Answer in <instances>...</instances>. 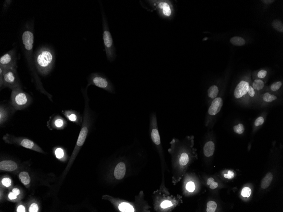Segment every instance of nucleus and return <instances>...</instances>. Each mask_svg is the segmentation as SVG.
Returning a JSON list of instances; mask_svg holds the SVG:
<instances>
[{"label": "nucleus", "instance_id": "obj_24", "mask_svg": "<svg viewBox=\"0 0 283 212\" xmlns=\"http://www.w3.org/2000/svg\"><path fill=\"white\" fill-rule=\"evenodd\" d=\"M119 209L121 212H134V210L132 206L127 203H123L120 204L119 206Z\"/></svg>", "mask_w": 283, "mask_h": 212}, {"label": "nucleus", "instance_id": "obj_8", "mask_svg": "<svg viewBox=\"0 0 283 212\" xmlns=\"http://www.w3.org/2000/svg\"><path fill=\"white\" fill-rule=\"evenodd\" d=\"M0 67L6 69L17 67V53L15 49L9 51L0 58Z\"/></svg>", "mask_w": 283, "mask_h": 212}, {"label": "nucleus", "instance_id": "obj_9", "mask_svg": "<svg viewBox=\"0 0 283 212\" xmlns=\"http://www.w3.org/2000/svg\"><path fill=\"white\" fill-rule=\"evenodd\" d=\"M67 122L61 116L59 115L51 117L47 123L48 127L51 130H61L64 129L67 125Z\"/></svg>", "mask_w": 283, "mask_h": 212}, {"label": "nucleus", "instance_id": "obj_1", "mask_svg": "<svg viewBox=\"0 0 283 212\" xmlns=\"http://www.w3.org/2000/svg\"><path fill=\"white\" fill-rule=\"evenodd\" d=\"M55 61L54 50L48 46H42L34 55V63L37 70L41 75L47 76L52 71Z\"/></svg>", "mask_w": 283, "mask_h": 212}, {"label": "nucleus", "instance_id": "obj_10", "mask_svg": "<svg viewBox=\"0 0 283 212\" xmlns=\"http://www.w3.org/2000/svg\"><path fill=\"white\" fill-rule=\"evenodd\" d=\"M223 105V100L221 97H217L212 101L208 109L209 115L214 116L220 112Z\"/></svg>", "mask_w": 283, "mask_h": 212}, {"label": "nucleus", "instance_id": "obj_27", "mask_svg": "<svg viewBox=\"0 0 283 212\" xmlns=\"http://www.w3.org/2000/svg\"><path fill=\"white\" fill-rule=\"evenodd\" d=\"M189 157L188 154L186 153H182L179 159V164L181 166H185L189 162Z\"/></svg>", "mask_w": 283, "mask_h": 212}, {"label": "nucleus", "instance_id": "obj_2", "mask_svg": "<svg viewBox=\"0 0 283 212\" xmlns=\"http://www.w3.org/2000/svg\"><path fill=\"white\" fill-rule=\"evenodd\" d=\"M84 97V122L83 123L81 130L79 133L78 140H77V143L75 149L73 152L72 155L71 159H74L76 155L78 154L79 150L81 147L84 144L85 141L88 136V132H89V123L91 114L90 107H89V99L87 94V90L83 92Z\"/></svg>", "mask_w": 283, "mask_h": 212}, {"label": "nucleus", "instance_id": "obj_7", "mask_svg": "<svg viewBox=\"0 0 283 212\" xmlns=\"http://www.w3.org/2000/svg\"><path fill=\"white\" fill-rule=\"evenodd\" d=\"M90 85H94L109 93H115V88L113 83L107 77L102 74L93 73L90 75L88 79L87 88Z\"/></svg>", "mask_w": 283, "mask_h": 212}, {"label": "nucleus", "instance_id": "obj_35", "mask_svg": "<svg viewBox=\"0 0 283 212\" xmlns=\"http://www.w3.org/2000/svg\"><path fill=\"white\" fill-rule=\"evenodd\" d=\"M195 184L192 182H189L186 185V189L188 191L192 192L195 190Z\"/></svg>", "mask_w": 283, "mask_h": 212}, {"label": "nucleus", "instance_id": "obj_39", "mask_svg": "<svg viewBox=\"0 0 283 212\" xmlns=\"http://www.w3.org/2000/svg\"><path fill=\"white\" fill-rule=\"evenodd\" d=\"M267 71L264 69H262L258 73L257 76L260 79H264L267 75Z\"/></svg>", "mask_w": 283, "mask_h": 212}, {"label": "nucleus", "instance_id": "obj_32", "mask_svg": "<svg viewBox=\"0 0 283 212\" xmlns=\"http://www.w3.org/2000/svg\"><path fill=\"white\" fill-rule=\"evenodd\" d=\"M234 131L237 134H241L244 132V126L242 124H239L237 125L234 126L233 128Z\"/></svg>", "mask_w": 283, "mask_h": 212}, {"label": "nucleus", "instance_id": "obj_16", "mask_svg": "<svg viewBox=\"0 0 283 212\" xmlns=\"http://www.w3.org/2000/svg\"><path fill=\"white\" fill-rule=\"evenodd\" d=\"M203 153L207 157L212 156L215 150V145L212 141H209L205 144L203 148Z\"/></svg>", "mask_w": 283, "mask_h": 212}, {"label": "nucleus", "instance_id": "obj_17", "mask_svg": "<svg viewBox=\"0 0 283 212\" xmlns=\"http://www.w3.org/2000/svg\"><path fill=\"white\" fill-rule=\"evenodd\" d=\"M19 180L27 188H29L31 183V178L27 171H22L18 175Z\"/></svg>", "mask_w": 283, "mask_h": 212}, {"label": "nucleus", "instance_id": "obj_41", "mask_svg": "<svg viewBox=\"0 0 283 212\" xmlns=\"http://www.w3.org/2000/svg\"><path fill=\"white\" fill-rule=\"evenodd\" d=\"M12 191H13L15 194H16V195L17 196L21 197L22 192L20 189L16 187L14 188L13 189H12Z\"/></svg>", "mask_w": 283, "mask_h": 212}, {"label": "nucleus", "instance_id": "obj_42", "mask_svg": "<svg viewBox=\"0 0 283 212\" xmlns=\"http://www.w3.org/2000/svg\"><path fill=\"white\" fill-rule=\"evenodd\" d=\"M248 94H249V96L251 97H253L254 96L255 94V91L253 88L252 87H251V86H249V90H248Z\"/></svg>", "mask_w": 283, "mask_h": 212}, {"label": "nucleus", "instance_id": "obj_45", "mask_svg": "<svg viewBox=\"0 0 283 212\" xmlns=\"http://www.w3.org/2000/svg\"><path fill=\"white\" fill-rule=\"evenodd\" d=\"M261 1L264 3V4H272V3H274L275 2V1H274V0H264V1Z\"/></svg>", "mask_w": 283, "mask_h": 212}, {"label": "nucleus", "instance_id": "obj_36", "mask_svg": "<svg viewBox=\"0 0 283 212\" xmlns=\"http://www.w3.org/2000/svg\"><path fill=\"white\" fill-rule=\"evenodd\" d=\"M264 118L263 117H260L257 118L255 122V125L258 127V126L261 125L264 123Z\"/></svg>", "mask_w": 283, "mask_h": 212}, {"label": "nucleus", "instance_id": "obj_25", "mask_svg": "<svg viewBox=\"0 0 283 212\" xmlns=\"http://www.w3.org/2000/svg\"><path fill=\"white\" fill-rule=\"evenodd\" d=\"M272 26L276 31L280 32H283V24L282 22L279 19H275L272 23Z\"/></svg>", "mask_w": 283, "mask_h": 212}, {"label": "nucleus", "instance_id": "obj_23", "mask_svg": "<svg viewBox=\"0 0 283 212\" xmlns=\"http://www.w3.org/2000/svg\"><path fill=\"white\" fill-rule=\"evenodd\" d=\"M159 7L161 9H163V13L165 16H169L171 13L170 7L167 3L165 2H161L159 4Z\"/></svg>", "mask_w": 283, "mask_h": 212}, {"label": "nucleus", "instance_id": "obj_6", "mask_svg": "<svg viewBox=\"0 0 283 212\" xmlns=\"http://www.w3.org/2000/svg\"><path fill=\"white\" fill-rule=\"evenodd\" d=\"M3 140L6 143L8 144H14L22 147L28 149L36 151L41 153H44V152L37 143L32 140L27 138L18 137L12 135L6 134L3 136Z\"/></svg>", "mask_w": 283, "mask_h": 212}, {"label": "nucleus", "instance_id": "obj_30", "mask_svg": "<svg viewBox=\"0 0 283 212\" xmlns=\"http://www.w3.org/2000/svg\"><path fill=\"white\" fill-rule=\"evenodd\" d=\"M7 197H8V200H9L11 201V202H16L17 201H19L21 199V197L20 196H17L16 195V194H15L13 192H9L8 193V195H7Z\"/></svg>", "mask_w": 283, "mask_h": 212}, {"label": "nucleus", "instance_id": "obj_21", "mask_svg": "<svg viewBox=\"0 0 283 212\" xmlns=\"http://www.w3.org/2000/svg\"><path fill=\"white\" fill-rule=\"evenodd\" d=\"M13 186V181L9 177H5L1 180V187L4 189H11Z\"/></svg>", "mask_w": 283, "mask_h": 212}, {"label": "nucleus", "instance_id": "obj_14", "mask_svg": "<svg viewBox=\"0 0 283 212\" xmlns=\"http://www.w3.org/2000/svg\"><path fill=\"white\" fill-rule=\"evenodd\" d=\"M11 111L14 110L12 108L11 109L9 107L6 105H0V125L1 126L6 122L9 118L10 115L11 113Z\"/></svg>", "mask_w": 283, "mask_h": 212}, {"label": "nucleus", "instance_id": "obj_46", "mask_svg": "<svg viewBox=\"0 0 283 212\" xmlns=\"http://www.w3.org/2000/svg\"><path fill=\"white\" fill-rule=\"evenodd\" d=\"M214 182V179L213 178H209L208 180H207V185H208L210 186L211 184Z\"/></svg>", "mask_w": 283, "mask_h": 212}, {"label": "nucleus", "instance_id": "obj_15", "mask_svg": "<svg viewBox=\"0 0 283 212\" xmlns=\"http://www.w3.org/2000/svg\"><path fill=\"white\" fill-rule=\"evenodd\" d=\"M126 166L124 163L120 162L116 166L114 171V175L115 178L117 180H120L124 177L126 174Z\"/></svg>", "mask_w": 283, "mask_h": 212}, {"label": "nucleus", "instance_id": "obj_5", "mask_svg": "<svg viewBox=\"0 0 283 212\" xmlns=\"http://www.w3.org/2000/svg\"><path fill=\"white\" fill-rule=\"evenodd\" d=\"M32 103V98L22 88L13 90L11 94V105L15 111L22 110L29 107Z\"/></svg>", "mask_w": 283, "mask_h": 212}, {"label": "nucleus", "instance_id": "obj_4", "mask_svg": "<svg viewBox=\"0 0 283 212\" xmlns=\"http://www.w3.org/2000/svg\"><path fill=\"white\" fill-rule=\"evenodd\" d=\"M102 24H103V39L105 51L107 59L112 62L115 60L116 57V49L110 32L109 27L105 13L102 9Z\"/></svg>", "mask_w": 283, "mask_h": 212}, {"label": "nucleus", "instance_id": "obj_13", "mask_svg": "<svg viewBox=\"0 0 283 212\" xmlns=\"http://www.w3.org/2000/svg\"><path fill=\"white\" fill-rule=\"evenodd\" d=\"M18 168V165L16 162L12 160H4L0 163V170L3 171H12Z\"/></svg>", "mask_w": 283, "mask_h": 212}, {"label": "nucleus", "instance_id": "obj_31", "mask_svg": "<svg viewBox=\"0 0 283 212\" xmlns=\"http://www.w3.org/2000/svg\"><path fill=\"white\" fill-rule=\"evenodd\" d=\"M39 206L38 203L36 202H33L29 206L28 208V211L29 212H39Z\"/></svg>", "mask_w": 283, "mask_h": 212}, {"label": "nucleus", "instance_id": "obj_44", "mask_svg": "<svg viewBox=\"0 0 283 212\" xmlns=\"http://www.w3.org/2000/svg\"><path fill=\"white\" fill-rule=\"evenodd\" d=\"M218 184L217 182H213L212 184H211L210 185V188L211 189H216L218 187Z\"/></svg>", "mask_w": 283, "mask_h": 212}, {"label": "nucleus", "instance_id": "obj_12", "mask_svg": "<svg viewBox=\"0 0 283 212\" xmlns=\"http://www.w3.org/2000/svg\"><path fill=\"white\" fill-rule=\"evenodd\" d=\"M62 113L68 120L72 122L76 123L77 124H79L81 123L82 120L81 115L77 111L73 110H67L62 111Z\"/></svg>", "mask_w": 283, "mask_h": 212}, {"label": "nucleus", "instance_id": "obj_38", "mask_svg": "<svg viewBox=\"0 0 283 212\" xmlns=\"http://www.w3.org/2000/svg\"><path fill=\"white\" fill-rule=\"evenodd\" d=\"M16 212H27L26 207L23 204H18L16 208Z\"/></svg>", "mask_w": 283, "mask_h": 212}, {"label": "nucleus", "instance_id": "obj_37", "mask_svg": "<svg viewBox=\"0 0 283 212\" xmlns=\"http://www.w3.org/2000/svg\"><path fill=\"white\" fill-rule=\"evenodd\" d=\"M173 204L170 201H163V203H161V206L163 208H166L167 207H170L172 206Z\"/></svg>", "mask_w": 283, "mask_h": 212}, {"label": "nucleus", "instance_id": "obj_40", "mask_svg": "<svg viewBox=\"0 0 283 212\" xmlns=\"http://www.w3.org/2000/svg\"><path fill=\"white\" fill-rule=\"evenodd\" d=\"M224 177L227 179H232L235 177V173L232 171L229 170L228 171V174L224 175Z\"/></svg>", "mask_w": 283, "mask_h": 212}, {"label": "nucleus", "instance_id": "obj_20", "mask_svg": "<svg viewBox=\"0 0 283 212\" xmlns=\"http://www.w3.org/2000/svg\"><path fill=\"white\" fill-rule=\"evenodd\" d=\"M55 157L58 159L62 160L65 157V150L62 147H56L53 149Z\"/></svg>", "mask_w": 283, "mask_h": 212}, {"label": "nucleus", "instance_id": "obj_28", "mask_svg": "<svg viewBox=\"0 0 283 212\" xmlns=\"http://www.w3.org/2000/svg\"><path fill=\"white\" fill-rule=\"evenodd\" d=\"M207 208L206 209V212H214L216 210L217 204L214 201H209L207 204Z\"/></svg>", "mask_w": 283, "mask_h": 212}, {"label": "nucleus", "instance_id": "obj_29", "mask_svg": "<svg viewBox=\"0 0 283 212\" xmlns=\"http://www.w3.org/2000/svg\"><path fill=\"white\" fill-rule=\"evenodd\" d=\"M277 97L275 95L271 94L269 92H267L264 94L263 99L264 101L271 102L277 99Z\"/></svg>", "mask_w": 283, "mask_h": 212}, {"label": "nucleus", "instance_id": "obj_19", "mask_svg": "<svg viewBox=\"0 0 283 212\" xmlns=\"http://www.w3.org/2000/svg\"><path fill=\"white\" fill-rule=\"evenodd\" d=\"M219 92L218 87L216 85L212 86L208 90V96L211 99L214 100L218 95Z\"/></svg>", "mask_w": 283, "mask_h": 212}, {"label": "nucleus", "instance_id": "obj_34", "mask_svg": "<svg viewBox=\"0 0 283 212\" xmlns=\"http://www.w3.org/2000/svg\"><path fill=\"white\" fill-rule=\"evenodd\" d=\"M281 86L282 83L281 81L275 82L271 85L270 86V89L272 91L276 92L279 90L280 88L281 87Z\"/></svg>", "mask_w": 283, "mask_h": 212}, {"label": "nucleus", "instance_id": "obj_43", "mask_svg": "<svg viewBox=\"0 0 283 212\" xmlns=\"http://www.w3.org/2000/svg\"><path fill=\"white\" fill-rule=\"evenodd\" d=\"M4 190H5V189L1 187V189H0V200H1V202H2V199L3 200L4 198Z\"/></svg>", "mask_w": 283, "mask_h": 212}, {"label": "nucleus", "instance_id": "obj_33", "mask_svg": "<svg viewBox=\"0 0 283 212\" xmlns=\"http://www.w3.org/2000/svg\"><path fill=\"white\" fill-rule=\"evenodd\" d=\"M251 194V190L249 187L244 188L242 191L241 194L242 196L245 197H249Z\"/></svg>", "mask_w": 283, "mask_h": 212}, {"label": "nucleus", "instance_id": "obj_3", "mask_svg": "<svg viewBox=\"0 0 283 212\" xmlns=\"http://www.w3.org/2000/svg\"><path fill=\"white\" fill-rule=\"evenodd\" d=\"M0 87L1 90L6 87L9 88L12 90L22 88L17 68L4 69L0 67Z\"/></svg>", "mask_w": 283, "mask_h": 212}, {"label": "nucleus", "instance_id": "obj_26", "mask_svg": "<svg viewBox=\"0 0 283 212\" xmlns=\"http://www.w3.org/2000/svg\"><path fill=\"white\" fill-rule=\"evenodd\" d=\"M264 83L260 79H256L254 80L253 83V87L254 90L260 91L264 88Z\"/></svg>", "mask_w": 283, "mask_h": 212}, {"label": "nucleus", "instance_id": "obj_11", "mask_svg": "<svg viewBox=\"0 0 283 212\" xmlns=\"http://www.w3.org/2000/svg\"><path fill=\"white\" fill-rule=\"evenodd\" d=\"M249 84V83L245 80H242L238 83L234 91V95L237 99L242 97L248 93Z\"/></svg>", "mask_w": 283, "mask_h": 212}, {"label": "nucleus", "instance_id": "obj_18", "mask_svg": "<svg viewBox=\"0 0 283 212\" xmlns=\"http://www.w3.org/2000/svg\"><path fill=\"white\" fill-rule=\"evenodd\" d=\"M273 179V175L271 173H268L262 180L261 188L263 189H267L271 183Z\"/></svg>", "mask_w": 283, "mask_h": 212}, {"label": "nucleus", "instance_id": "obj_22", "mask_svg": "<svg viewBox=\"0 0 283 212\" xmlns=\"http://www.w3.org/2000/svg\"><path fill=\"white\" fill-rule=\"evenodd\" d=\"M231 43L235 46H243L246 43L245 40L240 37H234L230 40Z\"/></svg>", "mask_w": 283, "mask_h": 212}]
</instances>
